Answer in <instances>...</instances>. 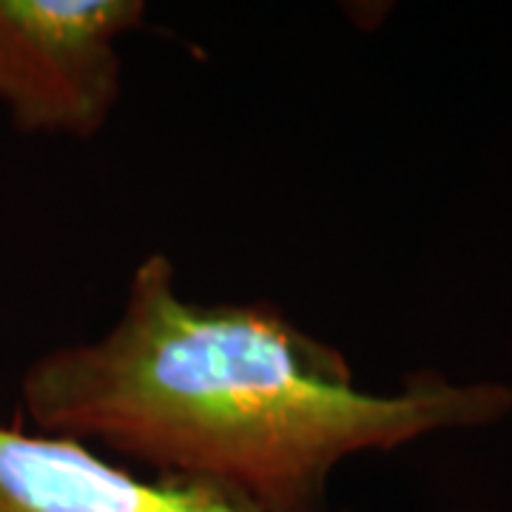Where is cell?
<instances>
[{
    "mask_svg": "<svg viewBox=\"0 0 512 512\" xmlns=\"http://www.w3.org/2000/svg\"><path fill=\"white\" fill-rule=\"evenodd\" d=\"M0 512H256L208 487L143 476L89 447L0 421ZM330 512V510H325Z\"/></svg>",
    "mask_w": 512,
    "mask_h": 512,
    "instance_id": "cell-3",
    "label": "cell"
},
{
    "mask_svg": "<svg viewBox=\"0 0 512 512\" xmlns=\"http://www.w3.org/2000/svg\"><path fill=\"white\" fill-rule=\"evenodd\" d=\"M146 0H0V106L23 134L92 140L123 97Z\"/></svg>",
    "mask_w": 512,
    "mask_h": 512,
    "instance_id": "cell-2",
    "label": "cell"
},
{
    "mask_svg": "<svg viewBox=\"0 0 512 512\" xmlns=\"http://www.w3.org/2000/svg\"><path fill=\"white\" fill-rule=\"evenodd\" d=\"M501 384L419 373L396 393L271 302H197L148 254L97 339L46 350L20 376V421L143 476L208 487L256 512H325L342 461L501 419Z\"/></svg>",
    "mask_w": 512,
    "mask_h": 512,
    "instance_id": "cell-1",
    "label": "cell"
}]
</instances>
